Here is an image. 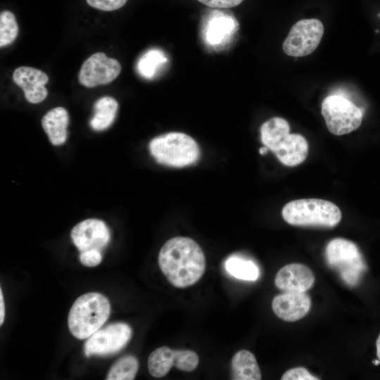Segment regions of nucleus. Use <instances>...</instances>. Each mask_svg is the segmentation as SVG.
Segmentation results:
<instances>
[{"label":"nucleus","mask_w":380,"mask_h":380,"mask_svg":"<svg viewBox=\"0 0 380 380\" xmlns=\"http://www.w3.org/2000/svg\"><path fill=\"white\" fill-rule=\"evenodd\" d=\"M158 264L169 282L177 288L194 284L205 270L201 247L193 239L182 236L165 242L159 252Z\"/></svg>","instance_id":"obj_1"},{"label":"nucleus","mask_w":380,"mask_h":380,"mask_svg":"<svg viewBox=\"0 0 380 380\" xmlns=\"http://www.w3.org/2000/svg\"><path fill=\"white\" fill-rule=\"evenodd\" d=\"M289 132L287 120L274 117L261 125L260 139L262 144L272 151L283 165L293 167L306 159L308 143L303 136Z\"/></svg>","instance_id":"obj_2"},{"label":"nucleus","mask_w":380,"mask_h":380,"mask_svg":"<svg viewBox=\"0 0 380 380\" xmlns=\"http://www.w3.org/2000/svg\"><path fill=\"white\" fill-rule=\"evenodd\" d=\"M110 305L108 298L97 292L84 293L72 304L68 317V329L78 339L89 338L108 319Z\"/></svg>","instance_id":"obj_3"},{"label":"nucleus","mask_w":380,"mask_h":380,"mask_svg":"<svg viewBox=\"0 0 380 380\" xmlns=\"http://www.w3.org/2000/svg\"><path fill=\"white\" fill-rule=\"evenodd\" d=\"M284 220L297 227L331 228L341 220L339 208L331 201L318 198H303L286 203L281 211Z\"/></svg>","instance_id":"obj_4"},{"label":"nucleus","mask_w":380,"mask_h":380,"mask_svg":"<svg viewBox=\"0 0 380 380\" xmlns=\"http://www.w3.org/2000/svg\"><path fill=\"white\" fill-rule=\"evenodd\" d=\"M324 255L327 265L350 287L359 284L367 269L357 246L343 238L331 239L326 246Z\"/></svg>","instance_id":"obj_5"},{"label":"nucleus","mask_w":380,"mask_h":380,"mask_svg":"<svg viewBox=\"0 0 380 380\" xmlns=\"http://www.w3.org/2000/svg\"><path fill=\"white\" fill-rule=\"evenodd\" d=\"M149 151L156 160L162 165L181 167L190 165L199 158L196 141L182 132H169L153 138Z\"/></svg>","instance_id":"obj_6"},{"label":"nucleus","mask_w":380,"mask_h":380,"mask_svg":"<svg viewBox=\"0 0 380 380\" xmlns=\"http://www.w3.org/2000/svg\"><path fill=\"white\" fill-rule=\"evenodd\" d=\"M321 113L329 131L337 136L357 129L362 120V112L354 103L338 95L327 96Z\"/></svg>","instance_id":"obj_7"},{"label":"nucleus","mask_w":380,"mask_h":380,"mask_svg":"<svg viewBox=\"0 0 380 380\" xmlns=\"http://www.w3.org/2000/svg\"><path fill=\"white\" fill-rule=\"evenodd\" d=\"M324 34L322 22L315 18L303 19L296 23L284 41V52L290 56L303 57L312 53L318 46Z\"/></svg>","instance_id":"obj_8"},{"label":"nucleus","mask_w":380,"mask_h":380,"mask_svg":"<svg viewBox=\"0 0 380 380\" xmlns=\"http://www.w3.org/2000/svg\"><path fill=\"white\" fill-rule=\"evenodd\" d=\"M132 331L129 325L123 322L110 324L97 330L89 338L84 346L87 357L106 356L122 350L131 338Z\"/></svg>","instance_id":"obj_9"},{"label":"nucleus","mask_w":380,"mask_h":380,"mask_svg":"<svg viewBox=\"0 0 380 380\" xmlns=\"http://www.w3.org/2000/svg\"><path fill=\"white\" fill-rule=\"evenodd\" d=\"M199 362L198 355L189 350H172L163 346L154 350L148 359V369L150 374L156 378L165 376L175 366L184 372L194 370Z\"/></svg>","instance_id":"obj_10"},{"label":"nucleus","mask_w":380,"mask_h":380,"mask_svg":"<svg viewBox=\"0 0 380 380\" xmlns=\"http://www.w3.org/2000/svg\"><path fill=\"white\" fill-rule=\"evenodd\" d=\"M121 65L115 58H108L104 53L92 54L82 65L78 79L86 87L107 84L120 73Z\"/></svg>","instance_id":"obj_11"},{"label":"nucleus","mask_w":380,"mask_h":380,"mask_svg":"<svg viewBox=\"0 0 380 380\" xmlns=\"http://www.w3.org/2000/svg\"><path fill=\"white\" fill-rule=\"evenodd\" d=\"M70 236L80 252L91 249L101 251L108 245L110 238L105 222L93 218L76 224L71 231Z\"/></svg>","instance_id":"obj_12"},{"label":"nucleus","mask_w":380,"mask_h":380,"mask_svg":"<svg viewBox=\"0 0 380 380\" xmlns=\"http://www.w3.org/2000/svg\"><path fill=\"white\" fill-rule=\"evenodd\" d=\"M311 299L305 292H284L272 302L274 314L281 319L295 322L303 318L310 311Z\"/></svg>","instance_id":"obj_13"},{"label":"nucleus","mask_w":380,"mask_h":380,"mask_svg":"<svg viewBox=\"0 0 380 380\" xmlns=\"http://www.w3.org/2000/svg\"><path fill=\"white\" fill-rule=\"evenodd\" d=\"M13 79L23 90L28 102L38 103L47 96L48 91L44 85L48 83L49 77L43 71L32 67L21 66L14 70Z\"/></svg>","instance_id":"obj_14"},{"label":"nucleus","mask_w":380,"mask_h":380,"mask_svg":"<svg viewBox=\"0 0 380 380\" xmlns=\"http://www.w3.org/2000/svg\"><path fill=\"white\" fill-rule=\"evenodd\" d=\"M315 280L309 267L300 263H291L278 271L274 284L284 292H306L313 286Z\"/></svg>","instance_id":"obj_15"},{"label":"nucleus","mask_w":380,"mask_h":380,"mask_svg":"<svg viewBox=\"0 0 380 380\" xmlns=\"http://www.w3.org/2000/svg\"><path fill=\"white\" fill-rule=\"evenodd\" d=\"M203 20L205 39L210 45L222 43L234 32L236 25L235 18L224 11L213 10L205 15Z\"/></svg>","instance_id":"obj_16"},{"label":"nucleus","mask_w":380,"mask_h":380,"mask_svg":"<svg viewBox=\"0 0 380 380\" xmlns=\"http://www.w3.org/2000/svg\"><path fill=\"white\" fill-rule=\"evenodd\" d=\"M68 122V113L63 107L54 108L44 115L42 125L53 145L59 146L66 141Z\"/></svg>","instance_id":"obj_17"},{"label":"nucleus","mask_w":380,"mask_h":380,"mask_svg":"<svg viewBox=\"0 0 380 380\" xmlns=\"http://www.w3.org/2000/svg\"><path fill=\"white\" fill-rule=\"evenodd\" d=\"M232 376L235 380H260L262 374L254 355L247 350L236 353L232 359Z\"/></svg>","instance_id":"obj_18"},{"label":"nucleus","mask_w":380,"mask_h":380,"mask_svg":"<svg viewBox=\"0 0 380 380\" xmlns=\"http://www.w3.org/2000/svg\"><path fill=\"white\" fill-rule=\"evenodd\" d=\"M118 108V102L113 97L99 99L94 105V114L89 122L91 127L95 131L109 127L115 118Z\"/></svg>","instance_id":"obj_19"},{"label":"nucleus","mask_w":380,"mask_h":380,"mask_svg":"<svg viewBox=\"0 0 380 380\" xmlns=\"http://www.w3.org/2000/svg\"><path fill=\"white\" fill-rule=\"evenodd\" d=\"M167 61V58L161 50L152 49L139 59L137 65V71L143 77L153 79Z\"/></svg>","instance_id":"obj_20"},{"label":"nucleus","mask_w":380,"mask_h":380,"mask_svg":"<svg viewBox=\"0 0 380 380\" xmlns=\"http://www.w3.org/2000/svg\"><path fill=\"white\" fill-rule=\"evenodd\" d=\"M224 267L229 274L239 279L255 281L259 277V268L252 260L232 256L226 260Z\"/></svg>","instance_id":"obj_21"},{"label":"nucleus","mask_w":380,"mask_h":380,"mask_svg":"<svg viewBox=\"0 0 380 380\" xmlns=\"http://www.w3.org/2000/svg\"><path fill=\"white\" fill-rule=\"evenodd\" d=\"M139 369V362L136 357L125 355L115 362L109 369L106 380H132Z\"/></svg>","instance_id":"obj_22"},{"label":"nucleus","mask_w":380,"mask_h":380,"mask_svg":"<svg viewBox=\"0 0 380 380\" xmlns=\"http://www.w3.org/2000/svg\"><path fill=\"white\" fill-rule=\"evenodd\" d=\"M18 34V25L14 14L9 11H4L0 14V46L11 44Z\"/></svg>","instance_id":"obj_23"},{"label":"nucleus","mask_w":380,"mask_h":380,"mask_svg":"<svg viewBox=\"0 0 380 380\" xmlns=\"http://www.w3.org/2000/svg\"><path fill=\"white\" fill-rule=\"evenodd\" d=\"M87 4L96 9L112 11L122 7L127 0H86Z\"/></svg>","instance_id":"obj_24"},{"label":"nucleus","mask_w":380,"mask_h":380,"mask_svg":"<svg viewBox=\"0 0 380 380\" xmlns=\"http://www.w3.org/2000/svg\"><path fill=\"white\" fill-rule=\"evenodd\" d=\"M281 380H318L319 378L312 376L305 368L299 367L287 370L282 375Z\"/></svg>","instance_id":"obj_25"},{"label":"nucleus","mask_w":380,"mask_h":380,"mask_svg":"<svg viewBox=\"0 0 380 380\" xmlns=\"http://www.w3.org/2000/svg\"><path fill=\"white\" fill-rule=\"evenodd\" d=\"M80 260L86 267H95L100 264L102 260L101 251L91 249L80 252Z\"/></svg>","instance_id":"obj_26"},{"label":"nucleus","mask_w":380,"mask_h":380,"mask_svg":"<svg viewBox=\"0 0 380 380\" xmlns=\"http://www.w3.org/2000/svg\"><path fill=\"white\" fill-rule=\"evenodd\" d=\"M211 8H228L240 4L243 0H198Z\"/></svg>","instance_id":"obj_27"},{"label":"nucleus","mask_w":380,"mask_h":380,"mask_svg":"<svg viewBox=\"0 0 380 380\" xmlns=\"http://www.w3.org/2000/svg\"><path fill=\"white\" fill-rule=\"evenodd\" d=\"M5 317V304L1 289H0V325L3 324Z\"/></svg>","instance_id":"obj_28"},{"label":"nucleus","mask_w":380,"mask_h":380,"mask_svg":"<svg viewBox=\"0 0 380 380\" xmlns=\"http://www.w3.org/2000/svg\"><path fill=\"white\" fill-rule=\"evenodd\" d=\"M376 355L379 360H380V334L376 341Z\"/></svg>","instance_id":"obj_29"},{"label":"nucleus","mask_w":380,"mask_h":380,"mask_svg":"<svg viewBox=\"0 0 380 380\" xmlns=\"http://www.w3.org/2000/svg\"><path fill=\"white\" fill-rule=\"evenodd\" d=\"M268 150H269V149H268L266 146H264L263 147H261V148H260L259 153H260L261 155H264V154H265V153L267 152Z\"/></svg>","instance_id":"obj_30"},{"label":"nucleus","mask_w":380,"mask_h":380,"mask_svg":"<svg viewBox=\"0 0 380 380\" xmlns=\"http://www.w3.org/2000/svg\"><path fill=\"white\" fill-rule=\"evenodd\" d=\"M373 364L375 365H378L380 364V360H374L372 361Z\"/></svg>","instance_id":"obj_31"},{"label":"nucleus","mask_w":380,"mask_h":380,"mask_svg":"<svg viewBox=\"0 0 380 380\" xmlns=\"http://www.w3.org/2000/svg\"><path fill=\"white\" fill-rule=\"evenodd\" d=\"M379 16L380 17V13L379 14Z\"/></svg>","instance_id":"obj_32"}]
</instances>
